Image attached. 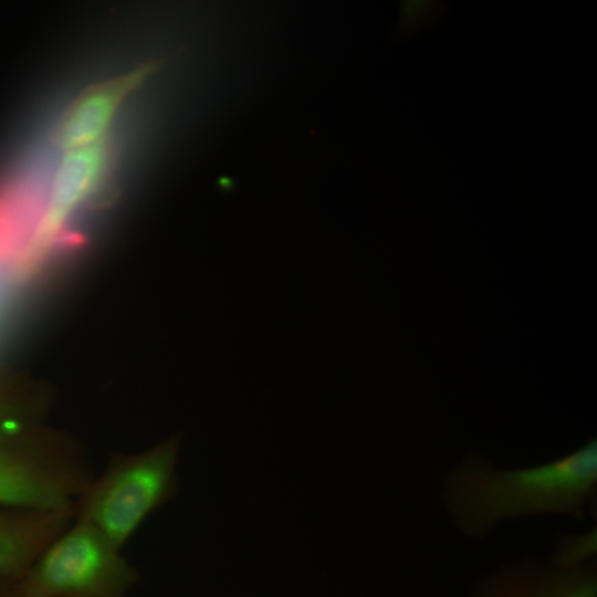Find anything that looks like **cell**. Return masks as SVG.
<instances>
[{"instance_id":"obj_3","label":"cell","mask_w":597,"mask_h":597,"mask_svg":"<svg viewBox=\"0 0 597 597\" xmlns=\"http://www.w3.org/2000/svg\"><path fill=\"white\" fill-rule=\"evenodd\" d=\"M179 437L135 454L113 452L73 503L74 517L102 531L121 548L179 488L176 465Z\"/></svg>"},{"instance_id":"obj_4","label":"cell","mask_w":597,"mask_h":597,"mask_svg":"<svg viewBox=\"0 0 597 597\" xmlns=\"http://www.w3.org/2000/svg\"><path fill=\"white\" fill-rule=\"evenodd\" d=\"M102 531L75 519L14 580L30 597H127L139 573Z\"/></svg>"},{"instance_id":"obj_1","label":"cell","mask_w":597,"mask_h":597,"mask_svg":"<svg viewBox=\"0 0 597 597\" xmlns=\"http://www.w3.org/2000/svg\"><path fill=\"white\" fill-rule=\"evenodd\" d=\"M444 505L459 531L483 538L500 522L525 516L564 515L583 520L595 505V440L537 465L500 469L469 457L443 478Z\"/></svg>"},{"instance_id":"obj_2","label":"cell","mask_w":597,"mask_h":597,"mask_svg":"<svg viewBox=\"0 0 597 597\" xmlns=\"http://www.w3.org/2000/svg\"><path fill=\"white\" fill-rule=\"evenodd\" d=\"M87 480L76 442L45 423L39 400L0 383V509H62Z\"/></svg>"},{"instance_id":"obj_5","label":"cell","mask_w":597,"mask_h":597,"mask_svg":"<svg viewBox=\"0 0 597 597\" xmlns=\"http://www.w3.org/2000/svg\"><path fill=\"white\" fill-rule=\"evenodd\" d=\"M106 140L65 151L52 178L39 230L38 250L54 269L64 253L81 243L69 229L75 213L93 199L105 179L111 150Z\"/></svg>"},{"instance_id":"obj_7","label":"cell","mask_w":597,"mask_h":597,"mask_svg":"<svg viewBox=\"0 0 597 597\" xmlns=\"http://www.w3.org/2000/svg\"><path fill=\"white\" fill-rule=\"evenodd\" d=\"M163 65L159 60L148 61L123 75L87 87L59 122L55 144L69 151L103 139L123 101Z\"/></svg>"},{"instance_id":"obj_6","label":"cell","mask_w":597,"mask_h":597,"mask_svg":"<svg viewBox=\"0 0 597 597\" xmlns=\"http://www.w3.org/2000/svg\"><path fill=\"white\" fill-rule=\"evenodd\" d=\"M471 597H597V566L593 559L562 566L527 557L488 574Z\"/></svg>"},{"instance_id":"obj_8","label":"cell","mask_w":597,"mask_h":597,"mask_svg":"<svg viewBox=\"0 0 597 597\" xmlns=\"http://www.w3.org/2000/svg\"><path fill=\"white\" fill-rule=\"evenodd\" d=\"M0 597H30L14 580L0 582Z\"/></svg>"}]
</instances>
